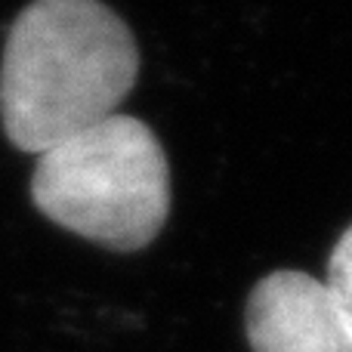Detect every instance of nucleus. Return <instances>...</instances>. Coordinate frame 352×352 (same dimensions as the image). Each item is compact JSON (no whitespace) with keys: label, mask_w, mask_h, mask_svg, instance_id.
Segmentation results:
<instances>
[{"label":"nucleus","mask_w":352,"mask_h":352,"mask_svg":"<svg viewBox=\"0 0 352 352\" xmlns=\"http://www.w3.org/2000/svg\"><path fill=\"white\" fill-rule=\"evenodd\" d=\"M328 291L337 300L340 312L346 316L352 328V226L340 235V241L334 244V254L328 263Z\"/></svg>","instance_id":"obj_4"},{"label":"nucleus","mask_w":352,"mask_h":352,"mask_svg":"<svg viewBox=\"0 0 352 352\" xmlns=\"http://www.w3.org/2000/svg\"><path fill=\"white\" fill-rule=\"evenodd\" d=\"M34 207L56 226L111 250H140L170 210V170L142 121L111 115L37 155Z\"/></svg>","instance_id":"obj_2"},{"label":"nucleus","mask_w":352,"mask_h":352,"mask_svg":"<svg viewBox=\"0 0 352 352\" xmlns=\"http://www.w3.org/2000/svg\"><path fill=\"white\" fill-rule=\"evenodd\" d=\"M140 72L124 19L99 0H34L12 22L0 65V121L43 155L118 115Z\"/></svg>","instance_id":"obj_1"},{"label":"nucleus","mask_w":352,"mask_h":352,"mask_svg":"<svg viewBox=\"0 0 352 352\" xmlns=\"http://www.w3.org/2000/svg\"><path fill=\"white\" fill-rule=\"evenodd\" d=\"M248 340L254 352H352V328L324 281L281 269L250 291Z\"/></svg>","instance_id":"obj_3"}]
</instances>
